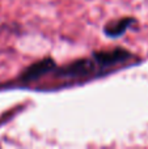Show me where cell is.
<instances>
[{"label": "cell", "mask_w": 148, "mask_h": 149, "mask_svg": "<svg viewBox=\"0 0 148 149\" xmlns=\"http://www.w3.org/2000/svg\"><path fill=\"white\" fill-rule=\"evenodd\" d=\"M55 63L51 58H45V59L39 60V62L31 64L30 67H28L20 76V80L24 82H30L36 81V80L41 79L45 74L52 72L55 70Z\"/></svg>", "instance_id": "obj_3"}, {"label": "cell", "mask_w": 148, "mask_h": 149, "mask_svg": "<svg viewBox=\"0 0 148 149\" xmlns=\"http://www.w3.org/2000/svg\"><path fill=\"white\" fill-rule=\"evenodd\" d=\"M97 71H102V67L94 59V56H92V59H80L70 63L63 68H59L57 71V77H62V79H80L81 77L83 79L87 76H92Z\"/></svg>", "instance_id": "obj_1"}, {"label": "cell", "mask_w": 148, "mask_h": 149, "mask_svg": "<svg viewBox=\"0 0 148 149\" xmlns=\"http://www.w3.org/2000/svg\"><path fill=\"white\" fill-rule=\"evenodd\" d=\"M94 59L98 62V64L102 67V70L114 67L117 64L128 60L130 58H133V54L130 51L125 49H112V50H102V51H97L93 54Z\"/></svg>", "instance_id": "obj_2"}, {"label": "cell", "mask_w": 148, "mask_h": 149, "mask_svg": "<svg viewBox=\"0 0 148 149\" xmlns=\"http://www.w3.org/2000/svg\"><path fill=\"white\" fill-rule=\"evenodd\" d=\"M134 22V18L131 17H123L121 20H117L115 22H112L105 28V33L109 37H118L126 31V29Z\"/></svg>", "instance_id": "obj_4"}]
</instances>
